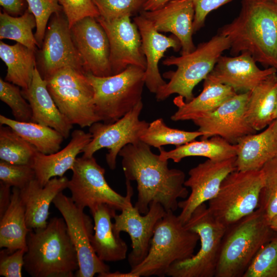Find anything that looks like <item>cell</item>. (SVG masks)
<instances>
[{
	"label": "cell",
	"mask_w": 277,
	"mask_h": 277,
	"mask_svg": "<svg viewBox=\"0 0 277 277\" xmlns=\"http://www.w3.org/2000/svg\"><path fill=\"white\" fill-rule=\"evenodd\" d=\"M122 166L127 180L137 184V197L134 207L142 214L149 210L152 202L165 210H176L178 199H186L189 192L184 186L185 173L168 167V161L153 153L150 146L139 141L126 145L120 151Z\"/></svg>",
	"instance_id": "cell-1"
},
{
	"label": "cell",
	"mask_w": 277,
	"mask_h": 277,
	"mask_svg": "<svg viewBox=\"0 0 277 277\" xmlns=\"http://www.w3.org/2000/svg\"><path fill=\"white\" fill-rule=\"evenodd\" d=\"M227 37L230 54L249 53L254 61L277 70V3L274 0H241L238 16L218 30Z\"/></svg>",
	"instance_id": "cell-2"
},
{
	"label": "cell",
	"mask_w": 277,
	"mask_h": 277,
	"mask_svg": "<svg viewBox=\"0 0 277 277\" xmlns=\"http://www.w3.org/2000/svg\"><path fill=\"white\" fill-rule=\"evenodd\" d=\"M24 267L32 277H73L79 268L77 251L63 217H53L42 228L30 230Z\"/></svg>",
	"instance_id": "cell-3"
},
{
	"label": "cell",
	"mask_w": 277,
	"mask_h": 277,
	"mask_svg": "<svg viewBox=\"0 0 277 277\" xmlns=\"http://www.w3.org/2000/svg\"><path fill=\"white\" fill-rule=\"evenodd\" d=\"M276 232L258 208L227 227L215 277H243L260 248Z\"/></svg>",
	"instance_id": "cell-4"
},
{
	"label": "cell",
	"mask_w": 277,
	"mask_h": 277,
	"mask_svg": "<svg viewBox=\"0 0 277 277\" xmlns=\"http://www.w3.org/2000/svg\"><path fill=\"white\" fill-rule=\"evenodd\" d=\"M199 235L188 229L172 211H167L155 225L145 258L129 271L133 277L166 276L175 262L191 257Z\"/></svg>",
	"instance_id": "cell-5"
},
{
	"label": "cell",
	"mask_w": 277,
	"mask_h": 277,
	"mask_svg": "<svg viewBox=\"0 0 277 277\" xmlns=\"http://www.w3.org/2000/svg\"><path fill=\"white\" fill-rule=\"evenodd\" d=\"M230 48L227 37L217 33L209 41L199 44L191 52L165 58L164 65L175 66L177 68L164 73L163 76L169 81L155 93L156 100L164 101L176 93L186 102L191 101L194 97L195 86L207 77L223 52Z\"/></svg>",
	"instance_id": "cell-6"
},
{
	"label": "cell",
	"mask_w": 277,
	"mask_h": 277,
	"mask_svg": "<svg viewBox=\"0 0 277 277\" xmlns=\"http://www.w3.org/2000/svg\"><path fill=\"white\" fill-rule=\"evenodd\" d=\"M145 71L129 66L118 74L106 77L86 73L93 88L94 103L100 122H115L142 101Z\"/></svg>",
	"instance_id": "cell-7"
},
{
	"label": "cell",
	"mask_w": 277,
	"mask_h": 277,
	"mask_svg": "<svg viewBox=\"0 0 277 277\" xmlns=\"http://www.w3.org/2000/svg\"><path fill=\"white\" fill-rule=\"evenodd\" d=\"M185 226L199 235L200 248L191 257L174 263L166 276L215 277L226 228L215 219L205 203L195 209Z\"/></svg>",
	"instance_id": "cell-8"
},
{
	"label": "cell",
	"mask_w": 277,
	"mask_h": 277,
	"mask_svg": "<svg viewBox=\"0 0 277 277\" xmlns=\"http://www.w3.org/2000/svg\"><path fill=\"white\" fill-rule=\"evenodd\" d=\"M263 184L261 169L236 170L227 176L217 194L208 201V209L227 228L258 208Z\"/></svg>",
	"instance_id": "cell-9"
},
{
	"label": "cell",
	"mask_w": 277,
	"mask_h": 277,
	"mask_svg": "<svg viewBox=\"0 0 277 277\" xmlns=\"http://www.w3.org/2000/svg\"><path fill=\"white\" fill-rule=\"evenodd\" d=\"M45 80L57 107L73 125L83 128L100 122L94 103L93 88L85 73L66 67Z\"/></svg>",
	"instance_id": "cell-10"
},
{
	"label": "cell",
	"mask_w": 277,
	"mask_h": 277,
	"mask_svg": "<svg viewBox=\"0 0 277 277\" xmlns=\"http://www.w3.org/2000/svg\"><path fill=\"white\" fill-rule=\"evenodd\" d=\"M71 170L67 188L71 192L70 197L80 208L88 207L91 212L98 206L106 204L121 211L127 204L132 187L130 181H126V196L114 191L106 180L105 169L93 156L77 157Z\"/></svg>",
	"instance_id": "cell-11"
},
{
	"label": "cell",
	"mask_w": 277,
	"mask_h": 277,
	"mask_svg": "<svg viewBox=\"0 0 277 277\" xmlns=\"http://www.w3.org/2000/svg\"><path fill=\"white\" fill-rule=\"evenodd\" d=\"M143 107L142 101L123 117L112 123L97 122L89 127L92 140L84 148L82 156L91 157L100 149L106 148L107 164L111 170L116 168V159L126 145L141 141V137L149 123L140 120Z\"/></svg>",
	"instance_id": "cell-12"
},
{
	"label": "cell",
	"mask_w": 277,
	"mask_h": 277,
	"mask_svg": "<svg viewBox=\"0 0 277 277\" xmlns=\"http://www.w3.org/2000/svg\"><path fill=\"white\" fill-rule=\"evenodd\" d=\"M64 219L69 235L77 251L79 268L77 277H93L110 271V267L94 251L91 238L94 233L92 219L71 197L60 192L53 201Z\"/></svg>",
	"instance_id": "cell-13"
},
{
	"label": "cell",
	"mask_w": 277,
	"mask_h": 277,
	"mask_svg": "<svg viewBox=\"0 0 277 277\" xmlns=\"http://www.w3.org/2000/svg\"><path fill=\"white\" fill-rule=\"evenodd\" d=\"M37 61L39 67L38 70L44 80L66 67L85 73L64 13L53 14L50 18Z\"/></svg>",
	"instance_id": "cell-14"
},
{
	"label": "cell",
	"mask_w": 277,
	"mask_h": 277,
	"mask_svg": "<svg viewBox=\"0 0 277 277\" xmlns=\"http://www.w3.org/2000/svg\"><path fill=\"white\" fill-rule=\"evenodd\" d=\"M133 194L132 187L127 204L121 213L116 214L113 218L115 232L118 234L122 231L126 232L130 236L132 250L128 260L131 268L138 265L147 255L155 225L166 211L161 204L152 202L148 211L142 215L132 204Z\"/></svg>",
	"instance_id": "cell-15"
},
{
	"label": "cell",
	"mask_w": 277,
	"mask_h": 277,
	"mask_svg": "<svg viewBox=\"0 0 277 277\" xmlns=\"http://www.w3.org/2000/svg\"><path fill=\"white\" fill-rule=\"evenodd\" d=\"M235 159L236 157L221 161L208 159L189 171V177L184 186L189 187L191 192L178 204L181 209L178 217L184 224L197 207L217 194L224 179L236 170Z\"/></svg>",
	"instance_id": "cell-16"
},
{
	"label": "cell",
	"mask_w": 277,
	"mask_h": 277,
	"mask_svg": "<svg viewBox=\"0 0 277 277\" xmlns=\"http://www.w3.org/2000/svg\"><path fill=\"white\" fill-rule=\"evenodd\" d=\"M250 92L237 93L222 104L214 111L193 122L203 135L201 139L220 136L232 144L242 137L255 133L245 117Z\"/></svg>",
	"instance_id": "cell-17"
},
{
	"label": "cell",
	"mask_w": 277,
	"mask_h": 277,
	"mask_svg": "<svg viewBox=\"0 0 277 277\" xmlns=\"http://www.w3.org/2000/svg\"><path fill=\"white\" fill-rule=\"evenodd\" d=\"M70 31L85 73L98 77L112 75L109 39L96 18L85 17L74 24Z\"/></svg>",
	"instance_id": "cell-18"
},
{
	"label": "cell",
	"mask_w": 277,
	"mask_h": 277,
	"mask_svg": "<svg viewBox=\"0 0 277 277\" xmlns=\"http://www.w3.org/2000/svg\"><path fill=\"white\" fill-rule=\"evenodd\" d=\"M107 35L110 45V63L112 75L118 74L129 66L145 70L146 60L142 48L138 29L130 17L124 16L106 21L96 18Z\"/></svg>",
	"instance_id": "cell-19"
},
{
	"label": "cell",
	"mask_w": 277,
	"mask_h": 277,
	"mask_svg": "<svg viewBox=\"0 0 277 277\" xmlns=\"http://www.w3.org/2000/svg\"><path fill=\"white\" fill-rule=\"evenodd\" d=\"M248 52L233 56L221 55L206 78L226 85L236 93L251 91L270 74L277 72L273 67L260 69Z\"/></svg>",
	"instance_id": "cell-20"
},
{
	"label": "cell",
	"mask_w": 277,
	"mask_h": 277,
	"mask_svg": "<svg viewBox=\"0 0 277 277\" xmlns=\"http://www.w3.org/2000/svg\"><path fill=\"white\" fill-rule=\"evenodd\" d=\"M140 14L159 32L172 33L181 43V55L195 49L192 39L194 8L192 0H172L158 9L142 10Z\"/></svg>",
	"instance_id": "cell-21"
},
{
	"label": "cell",
	"mask_w": 277,
	"mask_h": 277,
	"mask_svg": "<svg viewBox=\"0 0 277 277\" xmlns=\"http://www.w3.org/2000/svg\"><path fill=\"white\" fill-rule=\"evenodd\" d=\"M133 22L140 32L142 50L146 60L145 85L150 92L155 94L166 83L159 69L160 60L168 49L172 48L177 52L181 45L174 35L166 36L161 34L153 24L141 14L134 17Z\"/></svg>",
	"instance_id": "cell-22"
},
{
	"label": "cell",
	"mask_w": 277,
	"mask_h": 277,
	"mask_svg": "<svg viewBox=\"0 0 277 277\" xmlns=\"http://www.w3.org/2000/svg\"><path fill=\"white\" fill-rule=\"evenodd\" d=\"M68 181L65 176L54 177L43 186L35 179L19 189L29 229H37L47 226L50 205L58 194L67 188Z\"/></svg>",
	"instance_id": "cell-23"
},
{
	"label": "cell",
	"mask_w": 277,
	"mask_h": 277,
	"mask_svg": "<svg viewBox=\"0 0 277 277\" xmlns=\"http://www.w3.org/2000/svg\"><path fill=\"white\" fill-rule=\"evenodd\" d=\"M32 112L31 122L53 128L67 138L73 125L61 113L50 94L47 82L35 67L32 82L27 90H22Z\"/></svg>",
	"instance_id": "cell-24"
},
{
	"label": "cell",
	"mask_w": 277,
	"mask_h": 277,
	"mask_svg": "<svg viewBox=\"0 0 277 277\" xmlns=\"http://www.w3.org/2000/svg\"><path fill=\"white\" fill-rule=\"evenodd\" d=\"M90 132L75 129L71 133L69 143L62 150L50 154L37 152L32 164L35 179L44 186L54 177H62L69 170H72L77 156L92 140Z\"/></svg>",
	"instance_id": "cell-25"
},
{
	"label": "cell",
	"mask_w": 277,
	"mask_h": 277,
	"mask_svg": "<svg viewBox=\"0 0 277 277\" xmlns=\"http://www.w3.org/2000/svg\"><path fill=\"white\" fill-rule=\"evenodd\" d=\"M236 170H259L277 157V118L259 133L241 138L236 144Z\"/></svg>",
	"instance_id": "cell-26"
},
{
	"label": "cell",
	"mask_w": 277,
	"mask_h": 277,
	"mask_svg": "<svg viewBox=\"0 0 277 277\" xmlns=\"http://www.w3.org/2000/svg\"><path fill=\"white\" fill-rule=\"evenodd\" d=\"M116 211L108 205L102 204L91 212L94 223L92 247L98 258L104 262L122 261L127 255V245L120 234L115 232L111 221Z\"/></svg>",
	"instance_id": "cell-27"
},
{
	"label": "cell",
	"mask_w": 277,
	"mask_h": 277,
	"mask_svg": "<svg viewBox=\"0 0 277 277\" xmlns=\"http://www.w3.org/2000/svg\"><path fill=\"white\" fill-rule=\"evenodd\" d=\"M201 93L191 101L186 102L180 95L174 98L177 107L171 116L173 121H193L216 109L224 102L236 94L230 87L205 78Z\"/></svg>",
	"instance_id": "cell-28"
},
{
	"label": "cell",
	"mask_w": 277,
	"mask_h": 277,
	"mask_svg": "<svg viewBox=\"0 0 277 277\" xmlns=\"http://www.w3.org/2000/svg\"><path fill=\"white\" fill-rule=\"evenodd\" d=\"M277 72L268 75L250 92L245 117L256 131L266 128L274 120L277 94Z\"/></svg>",
	"instance_id": "cell-29"
},
{
	"label": "cell",
	"mask_w": 277,
	"mask_h": 277,
	"mask_svg": "<svg viewBox=\"0 0 277 277\" xmlns=\"http://www.w3.org/2000/svg\"><path fill=\"white\" fill-rule=\"evenodd\" d=\"M160 159L179 163L189 156H201L215 161H221L236 156L238 146L232 144L220 136H213L201 141H193L176 146L174 149L165 151L159 148Z\"/></svg>",
	"instance_id": "cell-30"
},
{
	"label": "cell",
	"mask_w": 277,
	"mask_h": 277,
	"mask_svg": "<svg viewBox=\"0 0 277 277\" xmlns=\"http://www.w3.org/2000/svg\"><path fill=\"white\" fill-rule=\"evenodd\" d=\"M26 224L25 208L19 189L13 187L11 203L0 217V247L9 251H27V236L29 231Z\"/></svg>",
	"instance_id": "cell-31"
},
{
	"label": "cell",
	"mask_w": 277,
	"mask_h": 277,
	"mask_svg": "<svg viewBox=\"0 0 277 277\" xmlns=\"http://www.w3.org/2000/svg\"><path fill=\"white\" fill-rule=\"evenodd\" d=\"M0 57L7 67L5 80L27 90L36 67L35 51L18 43L9 45L1 41Z\"/></svg>",
	"instance_id": "cell-32"
},
{
	"label": "cell",
	"mask_w": 277,
	"mask_h": 277,
	"mask_svg": "<svg viewBox=\"0 0 277 277\" xmlns=\"http://www.w3.org/2000/svg\"><path fill=\"white\" fill-rule=\"evenodd\" d=\"M0 124L10 127L38 152L45 154L60 150L65 139L53 128L33 122H19L1 114Z\"/></svg>",
	"instance_id": "cell-33"
},
{
	"label": "cell",
	"mask_w": 277,
	"mask_h": 277,
	"mask_svg": "<svg viewBox=\"0 0 277 277\" xmlns=\"http://www.w3.org/2000/svg\"><path fill=\"white\" fill-rule=\"evenodd\" d=\"M35 18L28 9L19 16L3 11L0 13V39L13 40L34 51L37 43L32 30L36 27Z\"/></svg>",
	"instance_id": "cell-34"
},
{
	"label": "cell",
	"mask_w": 277,
	"mask_h": 277,
	"mask_svg": "<svg viewBox=\"0 0 277 277\" xmlns=\"http://www.w3.org/2000/svg\"><path fill=\"white\" fill-rule=\"evenodd\" d=\"M38 152L9 126L1 125V160L14 164L29 165L33 163Z\"/></svg>",
	"instance_id": "cell-35"
},
{
	"label": "cell",
	"mask_w": 277,
	"mask_h": 277,
	"mask_svg": "<svg viewBox=\"0 0 277 277\" xmlns=\"http://www.w3.org/2000/svg\"><path fill=\"white\" fill-rule=\"evenodd\" d=\"M199 130L188 131L167 126L162 118L150 123L141 137V141L150 147L160 148L166 145L176 146L187 144L202 136Z\"/></svg>",
	"instance_id": "cell-36"
},
{
	"label": "cell",
	"mask_w": 277,
	"mask_h": 277,
	"mask_svg": "<svg viewBox=\"0 0 277 277\" xmlns=\"http://www.w3.org/2000/svg\"><path fill=\"white\" fill-rule=\"evenodd\" d=\"M264 184L258 208L270 221L277 216V157L267 162L261 169Z\"/></svg>",
	"instance_id": "cell-37"
},
{
	"label": "cell",
	"mask_w": 277,
	"mask_h": 277,
	"mask_svg": "<svg viewBox=\"0 0 277 277\" xmlns=\"http://www.w3.org/2000/svg\"><path fill=\"white\" fill-rule=\"evenodd\" d=\"M276 233L260 248L243 277H277Z\"/></svg>",
	"instance_id": "cell-38"
},
{
	"label": "cell",
	"mask_w": 277,
	"mask_h": 277,
	"mask_svg": "<svg viewBox=\"0 0 277 277\" xmlns=\"http://www.w3.org/2000/svg\"><path fill=\"white\" fill-rule=\"evenodd\" d=\"M0 99L11 109L14 120L22 122H31V106L18 86L0 78Z\"/></svg>",
	"instance_id": "cell-39"
},
{
	"label": "cell",
	"mask_w": 277,
	"mask_h": 277,
	"mask_svg": "<svg viewBox=\"0 0 277 277\" xmlns=\"http://www.w3.org/2000/svg\"><path fill=\"white\" fill-rule=\"evenodd\" d=\"M28 9L34 15L36 23L35 38L37 47L41 48L44 41L48 21L53 14L63 11L58 0H25Z\"/></svg>",
	"instance_id": "cell-40"
},
{
	"label": "cell",
	"mask_w": 277,
	"mask_h": 277,
	"mask_svg": "<svg viewBox=\"0 0 277 277\" xmlns=\"http://www.w3.org/2000/svg\"><path fill=\"white\" fill-rule=\"evenodd\" d=\"M100 17L111 21L140 13L146 0H92Z\"/></svg>",
	"instance_id": "cell-41"
},
{
	"label": "cell",
	"mask_w": 277,
	"mask_h": 277,
	"mask_svg": "<svg viewBox=\"0 0 277 277\" xmlns=\"http://www.w3.org/2000/svg\"><path fill=\"white\" fill-rule=\"evenodd\" d=\"M35 179L31 165L11 164L0 161V181L6 185L21 189Z\"/></svg>",
	"instance_id": "cell-42"
},
{
	"label": "cell",
	"mask_w": 277,
	"mask_h": 277,
	"mask_svg": "<svg viewBox=\"0 0 277 277\" xmlns=\"http://www.w3.org/2000/svg\"><path fill=\"white\" fill-rule=\"evenodd\" d=\"M71 28L77 21L86 17L100 16L92 0H58Z\"/></svg>",
	"instance_id": "cell-43"
},
{
	"label": "cell",
	"mask_w": 277,
	"mask_h": 277,
	"mask_svg": "<svg viewBox=\"0 0 277 277\" xmlns=\"http://www.w3.org/2000/svg\"><path fill=\"white\" fill-rule=\"evenodd\" d=\"M25 251H11L5 248L0 251V275L5 277L22 276Z\"/></svg>",
	"instance_id": "cell-44"
},
{
	"label": "cell",
	"mask_w": 277,
	"mask_h": 277,
	"mask_svg": "<svg viewBox=\"0 0 277 277\" xmlns=\"http://www.w3.org/2000/svg\"><path fill=\"white\" fill-rule=\"evenodd\" d=\"M232 0H192L194 8L193 30L195 33L203 27L207 15Z\"/></svg>",
	"instance_id": "cell-45"
},
{
	"label": "cell",
	"mask_w": 277,
	"mask_h": 277,
	"mask_svg": "<svg viewBox=\"0 0 277 277\" xmlns=\"http://www.w3.org/2000/svg\"><path fill=\"white\" fill-rule=\"evenodd\" d=\"M25 0H0L3 11L9 14L18 16L23 14L25 9Z\"/></svg>",
	"instance_id": "cell-46"
},
{
	"label": "cell",
	"mask_w": 277,
	"mask_h": 277,
	"mask_svg": "<svg viewBox=\"0 0 277 277\" xmlns=\"http://www.w3.org/2000/svg\"><path fill=\"white\" fill-rule=\"evenodd\" d=\"M10 186L0 181V217L9 206L12 197Z\"/></svg>",
	"instance_id": "cell-47"
},
{
	"label": "cell",
	"mask_w": 277,
	"mask_h": 277,
	"mask_svg": "<svg viewBox=\"0 0 277 277\" xmlns=\"http://www.w3.org/2000/svg\"><path fill=\"white\" fill-rule=\"evenodd\" d=\"M172 0H146L143 11H153L158 9Z\"/></svg>",
	"instance_id": "cell-48"
},
{
	"label": "cell",
	"mask_w": 277,
	"mask_h": 277,
	"mask_svg": "<svg viewBox=\"0 0 277 277\" xmlns=\"http://www.w3.org/2000/svg\"><path fill=\"white\" fill-rule=\"evenodd\" d=\"M97 276L99 277H133V275L130 272L122 273L119 271H115L114 272L108 271Z\"/></svg>",
	"instance_id": "cell-49"
},
{
	"label": "cell",
	"mask_w": 277,
	"mask_h": 277,
	"mask_svg": "<svg viewBox=\"0 0 277 277\" xmlns=\"http://www.w3.org/2000/svg\"><path fill=\"white\" fill-rule=\"evenodd\" d=\"M271 228L277 232V216L273 217L269 222Z\"/></svg>",
	"instance_id": "cell-50"
},
{
	"label": "cell",
	"mask_w": 277,
	"mask_h": 277,
	"mask_svg": "<svg viewBox=\"0 0 277 277\" xmlns=\"http://www.w3.org/2000/svg\"><path fill=\"white\" fill-rule=\"evenodd\" d=\"M277 118V94H276V107L274 113V119Z\"/></svg>",
	"instance_id": "cell-51"
},
{
	"label": "cell",
	"mask_w": 277,
	"mask_h": 277,
	"mask_svg": "<svg viewBox=\"0 0 277 277\" xmlns=\"http://www.w3.org/2000/svg\"><path fill=\"white\" fill-rule=\"evenodd\" d=\"M274 1L277 3V0H274Z\"/></svg>",
	"instance_id": "cell-52"
}]
</instances>
